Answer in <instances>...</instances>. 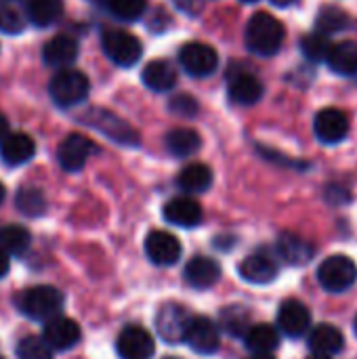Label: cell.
Wrapping results in <instances>:
<instances>
[{
  "label": "cell",
  "instance_id": "e0dca14e",
  "mask_svg": "<svg viewBox=\"0 0 357 359\" xmlns=\"http://www.w3.org/2000/svg\"><path fill=\"white\" fill-rule=\"evenodd\" d=\"M162 217L166 223L175 225V227H183V229H191V227H198L204 212H202V206L191 200L189 196H179V198H173L170 202H166L164 210H162Z\"/></svg>",
  "mask_w": 357,
  "mask_h": 359
},
{
  "label": "cell",
  "instance_id": "277c9868",
  "mask_svg": "<svg viewBox=\"0 0 357 359\" xmlns=\"http://www.w3.org/2000/svg\"><path fill=\"white\" fill-rule=\"evenodd\" d=\"M318 282L330 294L347 292L357 282V265L345 255H332L318 267Z\"/></svg>",
  "mask_w": 357,
  "mask_h": 359
},
{
  "label": "cell",
  "instance_id": "c3c4849f",
  "mask_svg": "<svg viewBox=\"0 0 357 359\" xmlns=\"http://www.w3.org/2000/svg\"><path fill=\"white\" fill-rule=\"evenodd\" d=\"M0 359H4V358H2V355H0Z\"/></svg>",
  "mask_w": 357,
  "mask_h": 359
},
{
  "label": "cell",
  "instance_id": "7bdbcfd3",
  "mask_svg": "<svg viewBox=\"0 0 357 359\" xmlns=\"http://www.w3.org/2000/svg\"><path fill=\"white\" fill-rule=\"evenodd\" d=\"M250 359H274L271 355H252Z\"/></svg>",
  "mask_w": 357,
  "mask_h": 359
},
{
  "label": "cell",
  "instance_id": "836d02e7",
  "mask_svg": "<svg viewBox=\"0 0 357 359\" xmlns=\"http://www.w3.org/2000/svg\"><path fill=\"white\" fill-rule=\"evenodd\" d=\"M15 204L25 217H42L46 212V198L36 187H23L15 196Z\"/></svg>",
  "mask_w": 357,
  "mask_h": 359
},
{
  "label": "cell",
  "instance_id": "4316f807",
  "mask_svg": "<svg viewBox=\"0 0 357 359\" xmlns=\"http://www.w3.org/2000/svg\"><path fill=\"white\" fill-rule=\"evenodd\" d=\"M177 185L185 194H204L213 185V170L206 164H200V162L189 164L179 172Z\"/></svg>",
  "mask_w": 357,
  "mask_h": 359
},
{
  "label": "cell",
  "instance_id": "3957f363",
  "mask_svg": "<svg viewBox=\"0 0 357 359\" xmlns=\"http://www.w3.org/2000/svg\"><path fill=\"white\" fill-rule=\"evenodd\" d=\"M88 90H90L88 78L74 67L59 69L48 82V95L59 107H74L82 103L88 97Z\"/></svg>",
  "mask_w": 357,
  "mask_h": 359
},
{
  "label": "cell",
  "instance_id": "d6986e66",
  "mask_svg": "<svg viewBox=\"0 0 357 359\" xmlns=\"http://www.w3.org/2000/svg\"><path fill=\"white\" fill-rule=\"evenodd\" d=\"M78 57V42L72 36H55L42 46V59L50 67L67 69Z\"/></svg>",
  "mask_w": 357,
  "mask_h": 359
},
{
  "label": "cell",
  "instance_id": "30bf717a",
  "mask_svg": "<svg viewBox=\"0 0 357 359\" xmlns=\"http://www.w3.org/2000/svg\"><path fill=\"white\" fill-rule=\"evenodd\" d=\"M278 326L286 337L301 339L311 332V313L301 301L288 299L278 309Z\"/></svg>",
  "mask_w": 357,
  "mask_h": 359
},
{
  "label": "cell",
  "instance_id": "83f0119b",
  "mask_svg": "<svg viewBox=\"0 0 357 359\" xmlns=\"http://www.w3.org/2000/svg\"><path fill=\"white\" fill-rule=\"evenodd\" d=\"M202 145V139L191 128H175L166 135V149L175 158H189L194 156Z\"/></svg>",
  "mask_w": 357,
  "mask_h": 359
},
{
  "label": "cell",
  "instance_id": "ac0fdd59",
  "mask_svg": "<svg viewBox=\"0 0 357 359\" xmlns=\"http://www.w3.org/2000/svg\"><path fill=\"white\" fill-rule=\"evenodd\" d=\"M36 154V143L25 133H8L0 143V158L6 166H21Z\"/></svg>",
  "mask_w": 357,
  "mask_h": 359
},
{
  "label": "cell",
  "instance_id": "8d00e7d4",
  "mask_svg": "<svg viewBox=\"0 0 357 359\" xmlns=\"http://www.w3.org/2000/svg\"><path fill=\"white\" fill-rule=\"evenodd\" d=\"M23 27H25L23 15L17 8L2 4L0 6V32L2 34H11V36H17V34L23 32Z\"/></svg>",
  "mask_w": 357,
  "mask_h": 359
},
{
  "label": "cell",
  "instance_id": "b9f144b4",
  "mask_svg": "<svg viewBox=\"0 0 357 359\" xmlns=\"http://www.w3.org/2000/svg\"><path fill=\"white\" fill-rule=\"evenodd\" d=\"M4 196H6V189H4V185L0 183V204L4 202Z\"/></svg>",
  "mask_w": 357,
  "mask_h": 359
},
{
  "label": "cell",
  "instance_id": "6da1fadb",
  "mask_svg": "<svg viewBox=\"0 0 357 359\" xmlns=\"http://www.w3.org/2000/svg\"><path fill=\"white\" fill-rule=\"evenodd\" d=\"M284 25L278 17H274L271 13L259 11L250 17L248 25H246V46L250 53L261 55V57H271L276 55L282 44H284Z\"/></svg>",
  "mask_w": 357,
  "mask_h": 359
},
{
  "label": "cell",
  "instance_id": "8fae6325",
  "mask_svg": "<svg viewBox=\"0 0 357 359\" xmlns=\"http://www.w3.org/2000/svg\"><path fill=\"white\" fill-rule=\"evenodd\" d=\"M145 255L154 265L168 267L181 259V244L175 236L162 229H154L145 238Z\"/></svg>",
  "mask_w": 357,
  "mask_h": 359
},
{
  "label": "cell",
  "instance_id": "d6a6232c",
  "mask_svg": "<svg viewBox=\"0 0 357 359\" xmlns=\"http://www.w3.org/2000/svg\"><path fill=\"white\" fill-rule=\"evenodd\" d=\"M101 8L120 21H137L145 13V0H95Z\"/></svg>",
  "mask_w": 357,
  "mask_h": 359
},
{
  "label": "cell",
  "instance_id": "4fadbf2b",
  "mask_svg": "<svg viewBox=\"0 0 357 359\" xmlns=\"http://www.w3.org/2000/svg\"><path fill=\"white\" fill-rule=\"evenodd\" d=\"M90 126L99 128L103 135H107L109 139H114L116 143L122 145H137L139 143V135L118 116L103 111V109H90L84 118Z\"/></svg>",
  "mask_w": 357,
  "mask_h": 359
},
{
  "label": "cell",
  "instance_id": "d4e9b609",
  "mask_svg": "<svg viewBox=\"0 0 357 359\" xmlns=\"http://www.w3.org/2000/svg\"><path fill=\"white\" fill-rule=\"evenodd\" d=\"M246 349L255 355H271V351L280 345V334L271 324H257L250 326V330L244 337Z\"/></svg>",
  "mask_w": 357,
  "mask_h": 359
},
{
  "label": "cell",
  "instance_id": "ab89813d",
  "mask_svg": "<svg viewBox=\"0 0 357 359\" xmlns=\"http://www.w3.org/2000/svg\"><path fill=\"white\" fill-rule=\"evenodd\" d=\"M8 135V122H6V118H4V114L0 111V143L4 141V137Z\"/></svg>",
  "mask_w": 357,
  "mask_h": 359
},
{
  "label": "cell",
  "instance_id": "60d3db41",
  "mask_svg": "<svg viewBox=\"0 0 357 359\" xmlns=\"http://www.w3.org/2000/svg\"><path fill=\"white\" fill-rule=\"evenodd\" d=\"M276 6H280V8H288V6H292V4H297L299 0H271Z\"/></svg>",
  "mask_w": 357,
  "mask_h": 359
},
{
  "label": "cell",
  "instance_id": "52a82bcc",
  "mask_svg": "<svg viewBox=\"0 0 357 359\" xmlns=\"http://www.w3.org/2000/svg\"><path fill=\"white\" fill-rule=\"evenodd\" d=\"M179 63L189 76L204 78V76H210L219 67V55L210 44L187 42L179 50Z\"/></svg>",
  "mask_w": 357,
  "mask_h": 359
},
{
  "label": "cell",
  "instance_id": "74e56055",
  "mask_svg": "<svg viewBox=\"0 0 357 359\" xmlns=\"http://www.w3.org/2000/svg\"><path fill=\"white\" fill-rule=\"evenodd\" d=\"M168 109L181 118H194L198 114V101L191 95H177L170 99Z\"/></svg>",
  "mask_w": 357,
  "mask_h": 359
},
{
  "label": "cell",
  "instance_id": "ee69618b",
  "mask_svg": "<svg viewBox=\"0 0 357 359\" xmlns=\"http://www.w3.org/2000/svg\"><path fill=\"white\" fill-rule=\"evenodd\" d=\"M309 359H330V358H326V355H314V358H309Z\"/></svg>",
  "mask_w": 357,
  "mask_h": 359
},
{
  "label": "cell",
  "instance_id": "484cf974",
  "mask_svg": "<svg viewBox=\"0 0 357 359\" xmlns=\"http://www.w3.org/2000/svg\"><path fill=\"white\" fill-rule=\"evenodd\" d=\"M330 69L341 76H357V42L343 40L339 44H332L330 55L326 59Z\"/></svg>",
  "mask_w": 357,
  "mask_h": 359
},
{
  "label": "cell",
  "instance_id": "1f68e13d",
  "mask_svg": "<svg viewBox=\"0 0 357 359\" xmlns=\"http://www.w3.org/2000/svg\"><path fill=\"white\" fill-rule=\"evenodd\" d=\"M351 25V19L345 11L337 8V6H324L316 19V32L324 34V36H332L339 32H345Z\"/></svg>",
  "mask_w": 357,
  "mask_h": 359
},
{
  "label": "cell",
  "instance_id": "f1b7e54d",
  "mask_svg": "<svg viewBox=\"0 0 357 359\" xmlns=\"http://www.w3.org/2000/svg\"><path fill=\"white\" fill-rule=\"evenodd\" d=\"M32 244V236L21 225H2L0 227V250L8 257H21L27 252Z\"/></svg>",
  "mask_w": 357,
  "mask_h": 359
},
{
  "label": "cell",
  "instance_id": "4dcf8cb0",
  "mask_svg": "<svg viewBox=\"0 0 357 359\" xmlns=\"http://www.w3.org/2000/svg\"><path fill=\"white\" fill-rule=\"evenodd\" d=\"M219 324H221V330L227 332L229 337L238 339V337H246V332L250 330V313L246 311V307H240V305H231V307H225L219 316Z\"/></svg>",
  "mask_w": 357,
  "mask_h": 359
},
{
  "label": "cell",
  "instance_id": "9a60e30c",
  "mask_svg": "<svg viewBox=\"0 0 357 359\" xmlns=\"http://www.w3.org/2000/svg\"><path fill=\"white\" fill-rule=\"evenodd\" d=\"M185 343L196 353H200V355H213L219 349V345H221L219 326L210 318H206V316H196L191 320V326H189Z\"/></svg>",
  "mask_w": 357,
  "mask_h": 359
},
{
  "label": "cell",
  "instance_id": "bcb514c9",
  "mask_svg": "<svg viewBox=\"0 0 357 359\" xmlns=\"http://www.w3.org/2000/svg\"><path fill=\"white\" fill-rule=\"evenodd\" d=\"M242 2H257V0H242Z\"/></svg>",
  "mask_w": 357,
  "mask_h": 359
},
{
  "label": "cell",
  "instance_id": "44dd1931",
  "mask_svg": "<svg viewBox=\"0 0 357 359\" xmlns=\"http://www.w3.org/2000/svg\"><path fill=\"white\" fill-rule=\"evenodd\" d=\"M227 93L229 99L238 105H255L263 97V84L255 74L238 72L236 76H231Z\"/></svg>",
  "mask_w": 357,
  "mask_h": 359
},
{
  "label": "cell",
  "instance_id": "7dc6e473",
  "mask_svg": "<svg viewBox=\"0 0 357 359\" xmlns=\"http://www.w3.org/2000/svg\"><path fill=\"white\" fill-rule=\"evenodd\" d=\"M164 359H179V358H164Z\"/></svg>",
  "mask_w": 357,
  "mask_h": 359
},
{
  "label": "cell",
  "instance_id": "f35d334b",
  "mask_svg": "<svg viewBox=\"0 0 357 359\" xmlns=\"http://www.w3.org/2000/svg\"><path fill=\"white\" fill-rule=\"evenodd\" d=\"M8 267H11V261H8V255L0 250V280L8 273Z\"/></svg>",
  "mask_w": 357,
  "mask_h": 359
},
{
  "label": "cell",
  "instance_id": "603a6c76",
  "mask_svg": "<svg viewBox=\"0 0 357 359\" xmlns=\"http://www.w3.org/2000/svg\"><path fill=\"white\" fill-rule=\"evenodd\" d=\"M141 80H143V84H145L149 90L166 93V90H170V88L177 84V72H175V67H173L168 61L156 59V61H149V63L143 67Z\"/></svg>",
  "mask_w": 357,
  "mask_h": 359
},
{
  "label": "cell",
  "instance_id": "e575fe53",
  "mask_svg": "<svg viewBox=\"0 0 357 359\" xmlns=\"http://www.w3.org/2000/svg\"><path fill=\"white\" fill-rule=\"evenodd\" d=\"M330 48H332V42L328 36L320 34V32H314L309 36H305L301 40V53L305 55V59H309L311 63H322L328 59L330 55Z\"/></svg>",
  "mask_w": 357,
  "mask_h": 359
},
{
  "label": "cell",
  "instance_id": "7402d4cb",
  "mask_svg": "<svg viewBox=\"0 0 357 359\" xmlns=\"http://www.w3.org/2000/svg\"><path fill=\"white\" fill-rule=\"evenodd\" d=\"M345 347V339L341 334L339 328H335L332 324H320L309 332V349L316 355H337L339 351H343Z\"/></svg>",
  "mask_w": 357,
  "mask_h": 359
},
{
  "label": "cell",
  "instance_id": "7c38bea8",
  "mask_svg": "<svg viewBox=\"0 0 357 359\" xmlns=\"http://www.w3.org/2000/svg\"><path fill=\"white\" fill-rule=\"evenodd\" d=\"M242 280H246L248 284H269L278 278L280 273V263L271 252L259 250L255 255H248L240 267H238Z\"/></svg>",
  "mask_w": 357,
  "mask_h": 359
},
{
  "label": "cell",
  "instance_id": "f6af8a7d",
  "mask_svg": "<svg viewBox=\"0 0 357 359\" xmlns=\"http://www.w3.org/2000/svg\"><path fill=\"white\" fill-rule=\"evenodd\" d=\"M353 332H356V337H357V316H356V320H353Z\"/></svg>",
  "mask_w": 357,
  "mask_h": 359
},
{
  "label": "cell",
  "instance_id": "7a4b0ae2",
  "mask_svg": "<svg viewBox=\"0 0 357 359\" xmlns=\"http://www.w3.org/2000/svg\"><path fill=\"white\" fill-rule=\"evenodd\" d=\"M15 305L29 320L48 322L61 313L63 294L55 286H32L15 299Z\"/></svg>",
  "mask_w": 357,
  "mask_h": 359
},
{
  "label": "cell",
  "instance_id": "ba28073f",
  "mask_svg": "<svg viewBox=\"0 0 357 359\" xmlns=\"http://www.w3.org/2000/svg\"><path fill=\"white\" fill-rule=\"evenodd\" d=\"M116 351L122 359H151L156 353V343L145 328L126 326L118 334Z\"/></svg>",
  "mask_w": 357,
  "mask_h": 359
},
{
  "label": "cell",
  "instance_id": "ffe728a7",
  "mask_svg": "<svg viewBox=\"0 0 357 359\" xmlns=\"http://www.w3.org/2000/svg\"><path fill=\"white\" fill-rule=\"evenodd\" d=\"M221 278V267L215 259L208 257H194L187 265H185V282L191 288L198 290H206L213 288Z\"/></svg>",
  "mask_w": 357,
  "mask_h": 359
},
{
  "label": "cell",
  "instance_id": "f546056e",
  "mask_svg": "<svg viewBox=\"0 0 357 359\" xmlns=\"http://www.w3.org/2000/svg\"><path fill=\"white\" fill-rule=\"evenodd\" d=\"M27 19L36 27H48L55 21H59L63 13L61 0H27Z\"/></svg>",
  "mask_w": 357,
  "mask_h": 359
},
{
  "label": "cell",
  "instance_id": "5b68a950",
  "mask_svg": "<svg viewBox=\"0 0 357 359\" xmlns=\"http://www.w3.org/2000/svg\"><path fill=\"white\" fill-rule=\"evenodd\" d=\"M101 46L107 59L120 67H133L143 55L141 40L126 29H105L101 36Z\"/></svg>",
  "mask_w": 357,
  "mask_h": 359
},
{
  "label": "cell",
  "instance_id": "d590c367",
  "mask_svg": "<svg viewBox=\"0 0 357 359\" xmlns=\"http://www.w3.org/2000/svg\"><path fill=\"white\" fill-rule=\"evenodd\" d=\"M17 359H53V349L42 337H25L17 345Z\"/></svg>",
  "mask_w": 357,
  "mask_h": 359
},
{
  "label": "cell",
  "instance_id": "2e32d148",
  "mask_svg": "<svg viewBox=\"0 0 357 359\" xmlns=\"http://www.w3.org/2000/svg\"><path fill=\"white\" fill-rule=\"evenodd\" d=\"M80 337H82L80 326L69 318L57 316V318L44 322L42 339L50 345L53 351H67V349L76 347Z\"/></svg>",
  "mask_w": 357,
  "mask_h": 359
},
{
  "label": "cell",
  "instance_id": "5bb4252c",
  "mask_svg": "<svg viewBox=\"0 0 357 359\" xmlns=\"http://www.w3.org/2000/svg\"><path fill=\"white\" fill-rule=\"evenodd\" d=\"M314 130L322 143H328V145L341 143L349 133V118L345 111H341L337 107H326V109L318 111V116L314 120Z\"/></svg>",
  "mask_w": 357,
  "mask_h": 359
},
{
  "label": "cell",
  "instance_id": "cb8c5ba5",
  "mask_svg": "<svg viewBox=\"0 0 357 359\" xmlns=\"http://www.w3.org/2000/svg\"><path fill=\"white\" fill-rule=\"evenodd\" d=\"M278 255L288 265H305L314 259V246L297 233H282L278 238Z\"/></svg>",
  "mask_w": 357,
  "mask_h": 359
},
{
  "label": "cell",
  "instance_id": "9c48e42d",
  "mask_svg": "<svg viewBox=\"0 0 357 359\" xmlns=\"http://www.w3.org/2000/svg\"><path fill=\"white\" fill-rule=\"evenodd\" d=\"M97 151L95 143L84 137V135H69L61 141L59 149H57V160L61 164L63 170L67 172H78L84 168V164L88 162V158Z\"/></svg>",
  "mask_w": 357,
  "mask_h": 359
},
{
  "label": "cell",
  "instance_id": "8992f818",
  "mask_svg": "<svg viewBox=\"0 0 357 359\" xmlns=\"http://www.w3.org/2000/svg\"><path fill=\"white\" fill-rule=\"evenodd\" d=\"M189 311L179 303H166L160 307L156 316V330L160 339L168 345H181L187 339L189 326H191Z\"/></svg>",
  "mask_w": 357,
  "mask_h": 359
}]
</instances>
